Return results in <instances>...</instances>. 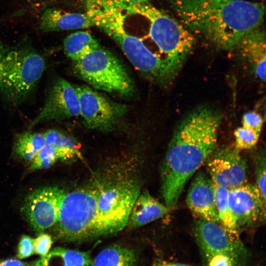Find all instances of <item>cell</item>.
Listing matches in <instances>:
<instances>
[{
    "label": "cell",
    "mask_w": 266,
    "mask_h": 266,
    "mask_svg": "<svg viewBox=\"0 0 266 266\" xmlns=\"http://www.w3.org/2000/svg\"><path fill=\"white\" fill-rule=\"evenodd\" d=\"M255 175L257 187L266 200V154L260 151L255 157Z\"/></svg>",
    "instance_id": "83f0119b"
},
{
    "label": "cell",
    "mask_w": 266,
    "mask_h": 266,
    "mask_svg": "<svg viewBox=\"0 0 266 266\" xmlns=\"http://www.w3.org/2000/svg\"><path fill=\"white\" fill-rule=\"evenodd\" d=\"M205 163L208 176L214 184L230 189L246 182V162L235 147L215 148Z\"/></svg>",
    "instance_id": "8fae6325"
},
{
    "label": "cell",
    "mask_w": 266,
    "mask_h": 266,
    "mask_svg": "<svg viewBox=\"0 0 266 266\" xmlns=\"http://www.w3.org/2000/svg\"><path fill=\"white\" fill-rule=\"evenodd\" d=\"M92 26H94L93 21L86 12H71L55 8L45 9L38 22V28L42 32L77 30Z\"/></svg>",
    "instance_id": "e0dca14e"
},
{
    "label": "cell",
    "mask_w": 266,
    "mask_h": 266,
    "mask_svg": "<svg viewBox=\"0 0 266 266\" xmlns=\"http://www.w3.org/2000/svg\"><path fill=\"white\" fill-rule=\"evenodd\" d=\"M129 14H137L149 22V35L174 77L195 44L191 32L178 21L148 3L133 4L117 0Z\"/></svg>",
    "instance_id": "277c9868"
},
{
    "label": "cell",
    "mask_w": 266,
    "mask_h": 266,
    "mask_svg": "<svg viewBox=\"0 0 266 266\" xmlns=\"http://www.w3.org/2000/svg\"><path fill=\"white\" fill-rule=\"evenodd\" d=\"M168 209L147 192L139 193L132 208L127 225L130 229L141 227L165 215Z\"/></svg>",
    "instance_id": "ac0fdd59"
},
{
    "label": "cell",
    "mask_w": 266,
    "mask_h": 266,
    "mask_svg": "<svg viewBox=\"0 0 266 266\" xmlns=\"http://www.w3.org/2000/svg\"><path fill=\"white\" fill-rule=\"evenodd\" d=\"M80 106L75 87L66 80L58 78L51 86L44 105L31 127L39 123L61 120L77 116Z\"/></svg>",
    "instance_id": "4fadbf2b"
},
{
    "label": "cell",
    "mask_w": 266,
    "mask_h": 266,
    "mask_svg": "<svg viewBox=\"0 0 266 266\" xmlns=\"http://www.w3.org/2000/svg\"><path fill=\"white\" fill-rule=\"evenodd\" d=\"M220 115L201 106L177 127L161 168V190L165 205L174 206L189 179L215 148Z\"/></svg>",
    "instance_id": "6da1fadb"
},
{
    "label": "cell",
    "mask_w": 266,
    "mask_h": 266,
    "mask_svg": "<svg viewBox=\"0 0 266 266\" xmlns=\"http://www.w3.org/2000/svg\"><path fill=\"white\" fill-rule=\"evenodd\" d=\"M97 190L77 189L63 198L56 230L69 241L98 237L96 229Z\"/></svg>",
    "instance_id": "8992f818"
},
{
    "label": "cell",
    "mask_w": 266,
    "mask_h": 266,
    "mask_svg": "<svg viewBox=\"0 0 266 266\" xmlns=\"http://www.w3.org/2000/svg\"><path fill=\"white\" fill-rule=\"evenodd\" d=\"M0 266H33V264L10 258L0 260Z\"/></svg>",
    "instance_id": "1f68e13d"
},
{
    "label": "cell",
    "mask_w": 266,
    "mask_h": 266,
    "mask_svg": "<svg viewBox=\"0 0 266 266\" xmlns=\"http://www.w3.org/2000/svg\"><path fill=\"white\" fill-rule=\"evenodd\" d=\"M139 193V186L129 181L114 183L97 190L98 237L117 233L127 225Z\"/></svg>",
    "instance_id": "ba28073f"
},
{
    "label": "cell",
    "mask_w": 266,
    "mask_h": 266,
    "mask_svg": "<svg viewBox=\"0 0 266 266\" xmlns=\"http://www.w3.org/2000/svg\"><path fill=\"white\" fill-rule=\"evenodd\" d=\"M194 231L201 253H229L246 255L239 237L230 233L219 223L197 218Z\"/></svg>",
    "instance_id": "5bb4252c"
},
{
    "label": "cell",
    "mask_w": 266,
    "mask_h": 266,
    "mask_svg": "<svg viewBox=\"0 0 266 266\" xmlns=\"http://www.w3.org/2000/svg\"><path fill=\"white\" fill-rule=\"evenodd\" d=\"M228 201L238 230L265 220L266 200L256 186L245 183L229 189Z\"/></svg>",
    "instance_id": "7c38bea8"
},
{
    "label": "cell",
    "mask_w": 266,
    "mask_h": 266,
    "mask_svg": "<svg viewBox=\"0 0 266 266\" xmlns=\"http://www.w3.org/2000/svg\"><path fill=\"white\" fill-rule=\"evenodd\" d=\"M7 52L6 49L4 47L3 44L0 40V63Z\"/></svg>",
    "instance_id": "836d02e7"
},
{
    "label": "cell",
    "mask_w": 266,
    "mask_h": 266,
    "mask_svg": "<svg viewBox=\"0 0 266 266\" xmlns=\"http://www.w3.org/2000/svg\"><path fill=\"white\" fill-rule=\"evenodd\" d=\"M100 46L97 40L89 33L85 31L72 33L64 41L65 53L73 62Z\"/></svg>",
    "instance_id": "44dd1931"
},
{
    "label": "cell",
    "mask_w": 266,
    "mask_h": 266,
    "mask_svg": "<svg viewBox=\"0 0 266 266\" xmlns=\"http://www.w3.org/2000/svg\"><path fill=\"white\" fill-rule=\"evenodd\" d=\"M260 133L247 129L239 127L234 133L235 147L239 150H248L252 148L257 143Z\"/></svg>",
    "instance_id": "4316f807"
},
{
    "label": "cell",
    "mask_w": 266,
    "mask_h": 266,
    "mask_svg": "<svg viewBox=\"0 0 266 266\" xmlns=\"http://www.w3.org/2000/svg\"><path fill=\"white\" fill-rule=\"evenodd\" d=\"M91 264L89 253L59 247L33 263V266H89Z\"/></svg>",
    "instance_id": "d6986e66"
},
{
    "label": "cell",
    "mask_w": 266,
    "mask_h": 266,
    "mask_svg": "<svg viewBox=\"0 0 266 266\" xmlns=\"http://www.w3.org/2000/svg\"><path fill=\"white\" fill-rule=\"evenodd\" d=\"M182 22L196 34L224 50L262 26L265 5L244 0H168Z\"/></svg>",
    "instance_id": "7a4b0ae2"
},
{
    "label": "cell",
    "mask_w": 266,
    "mask_h": 266,
    "mask_svg": "<svg viewBox=\"0 0 266 266\" xmlns=\"http://www.w3.org/2000/svg\"><path fill=\"white\" fill-rule=\"evenodd\" d=\"M53 243L52 239L50 235L42 233L34 239V253L41 257L46 256L50 249Z\"/></svg>",
    "instance_id": "f546056e"
},
{
    "label": "cell",
    "mask_w": 266,
    "mask_h": 266,
    "mask_svg": "<svg viewBox=\"0 0 266 266\" xmlns=\"http://www.w3.org/2000/svg\"><path fill=\"white\" fill-rule=\"evenodd\" d=\"M135 253L121 245H112L101 250L95 257L93 266H136Z\"/></svg>",
    "instance_id": "ffe728a7"
},
{
    "label": "cell",
    "mask_w": 266,
    "mask_h": 266,
    "mask_svg": "<svg viewBox=\"0 0 266 266\" xmlns=\"http://www.w3.org/2000/svg\"><path fill=\"white\" fill-rule=\"evenodd\" d=\"M65 192L57 186H47L34 190L25 198L21 212L36 231L55 225Z\"/></svg>",
    "instance_id": "30bf717a"
},
{
    "label": "cell",
    "mask_w": 266,
    "mask_h": 266,
    "mask_svg": "<svg viewBox=\"0 0 266 266\" xmlns=\"http://www.w3.org/2000/svg\"><path fill=\"white\" fill-rule=\"evenodd\" d=\"M59 159L54 149L46 145L35 156L31 161L30 170L46 169L50 167Z\"/></svg>",
    "instance_id": "484cf974"
},
{
    "label": "cell",
    "mask_w": 266,
    "mask_h": 266,
    "mask_svg": "<svg viewBox=\"0 0 266 266\" xmlns=\"http://www.w3.org/2000/svg\"><path fill=\"white\" fill-rule=\"evenodd\" d=\"M152 266H193L191 265L170 262L160 259H156L154 262Z\"/></svg>",
    "instance_id": "d6a6232c"
},
{
    "label": "cell",
    "mask_w": 266,
    "mask_h": 266,
    "mask_svg": "<svg viewBox=\"0 0 266 266\" xmlns=\"http://www.w3.org/2000/svg\"><path fill=\"white\" fill-rule=\"evenodd\" d=\"M46 145L44 134L26 132L16 135L14 150L24 160L32 161L37 153Z\"/></svg>",
    "instance_id": "cb8c5ba5"
},
{
    "label": "cell",
    "mask_w": 266,
    "mask_h": 266,
    "mask_svg": "<svg viewBox=\"0 0 266 266\" xmlns=\"http://www.w3.org/2000/svg\"><path fill=\"white\" fill-rule=\"evenodd\" d=\"M85 3L86 13L94 26L100 28L119 45L136 69L153 81L159 80L165 71L164 62L140 38L126 31V13L118 0H85Z\"/></svg>",
    "instance_id": "3957f363"
},
{
    "label": "cell",
    "mask_w": 266,
    "mask_h": 266,
    "mask_svg": "<svg viewBox=\"0 0 266 266\" xmlns=\"http://www.w3.org/2000/svg\"><path fill=\"white\" fill-rule=\"evenodd\" d=\"M186 203L197 218L219 224L213 183L204 172H198L193 179L188 192Z\"/></svg>",
    "instance_id": "9a60e30c"
},
{
    "label": "cell",
    "mask_w": 266,
    "mask_h": 266,
    "mask_svg": "<svg viewBox=\"0 0 266 266\" xmlns=\"http://www.w3.org/2000/svg\"><path fill=\"white\" fill-rule=\"evenodd\" d=\"M203 266H244L246 255L229 253H201Z\"/></svg>",
    "instance_id": "d4e9b609"
},
{
    "label": "cell",
    "mask_w": 266,
    "mask_h": 266,
    "mask_svg": "<svg viewBox=\"0 0 266 266\" xmlns=\"http://www.w3.org/2000/svg\"><path fill=\"white\" fill-rule=\"evenodd\" d=\"M133 4H144L148 3V0H124Z\"/></svg>",
    "instance_id": "e575fe53"
},
{
    "label": "cell",
    "mask_w": 266,
    "mask_h": 266,
    "mask_svg": "<svg viewBox=\"0 0 266 266\" xmlns=\"http://www.w3.org/2000/svg\"><path fill=\"white\" fill-rule=\"evenodd\" d=\"M43 58L31 47L6 53L0 63V92L8 100L18 102L26 99L41 77Z\"/></svg>",
    "instance_id": "5b68a950"
},
{
    "label": "cell",
    "mask_w": 266,
    "mask_h": 266,
    "mask_svg": "<svg viewBox=\"0 0 266 266\" xmlns=\"http://www.w3.org/2000/svg\"><path fill=\"white\" fill-rule=\"evenodd\" d=\"M75 88L79 102V115L90 129L110 130L126 110L125 105L111 101L88 87Z\"/></svg>",
    "instance_id": "9c48e42d"
},
{
    "label": "cell",
    "mask_w": 266,
    "mask_h": 266,
    "mask_svg": "<svg viewBox=\"0 0 266 266\" xmlns=\"http://www.w3.org/2000/svg\"><path fill=\"white\" fill-rule=\"evenodd\" d=\"M261 26L248 32L240 40L235 49L250 65L257 77L266 81V34Z\"/></svg>",
    "instance_id": "2e32d148"
},
{
    "label": "cell",
    "mask_w": 266,
    "mask_h": 266,
    "mask_svg": "<svg viewBox=\"0 0 266 266\" xmlns=\"http://www.w3.org/2000/svg\"><path fill=\"white\" fill-rule=\"evenodd\" d=\"M213 186L219 224L230 233L239 237L236 221L229 204V189L214 183Z\"/></svg>",
    "instance_id": "603a6c76"
},
{
    "label": "cell",
    "mask_w": 266,
    "mask_h": 266,
    "mask_svg": "<svg viewBox=\"0 0 266 266\" xmlns=\"http://www.w3.org/2000/svg\"><path fill=\"white\" fill-rule=\"evenodd\" d=\"M263 124L262 116L255 111L245 113L242 117V127L261 133Z\"/></svg>",
    "instance_id": "f1b7e54d"
},
{
    "label": "cell",
    "mask_w": 266,
    "mask_h": 266,
    "mask_svg": "<svg viewBox=\"0 0 266 266\" xmlns=\"http://www.w3.org/2000/svg\"><path fill=\"white\" fill-rule=\"evenodd\" d=\"M34 253V239L26 235L22 236L18 245L17 257L20 259H24Z\"/></svg>",
    "instance_id": "4dcf8cb0"
},
{
    "label": "cell",
    "mask_w": 266,
    "mask_h": 266,
    "mask_svg": "<svg viewBox=\"0 0 266 266\" xmlns=\"http://www.w3.org/2000/svg\"><path fill=\"white\" fill-rule=\"evenodd\" d=\"M44 135L46 144L54 149L59 159L66 160L81 157L77 143L71 137L55 130L46 131Z\"/></svg>",
    "instance_id": "7402d4cb"
},
{
    "label": "cell",
    "mask_w": 266,
    "mask_h": 266,
    "mask_svg": "<svg viewBox=\"0 0 266 266\" xmlns=\"http://www.w3.org/2000/svg\"><path fill=\"white\" fill-rule=\"evenodd\" d=\"M75 70L94 88L122 96L133 91L132 79L123 65L100 46L73 62Z\"/></svg>",
    "instance_id": "52a82bcc"
}]
</instances>
